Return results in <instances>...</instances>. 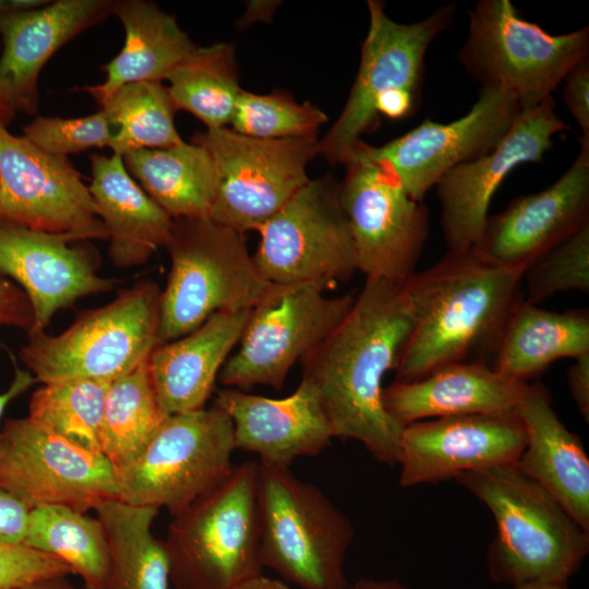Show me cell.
Segmentation results:
<instances>
[{
    "mask_svg": "<svg viewBox=\"0 0 589 589\" xmlns=\"http://www.w3.org/2000/svg\"><path fill=\"white\" fill-rule=\"evenodd\" d=\"M412 328L404 283L365 279L345 318L301 363L334 437L360 442L394 466L404 426L386 411L383 382Z\"/></svg>",
    "mask_w": 589,
    "mask_h": 589,
    "instance_id": "6da1fadb",
    "label": "cell"
},
{
    "mask_svg": "<svg viewBox=\"0 0 589 589\" xmlns=\"http://www.w3.org/2000/svg\"><path fill=\"white\" fill-rule=\"evenodd\" d=\"M524 272L496 266L472 250L449 252L404 281L412 328L399 356L396 381L419 380L462 361L476 346L493 344L517 299Z\"/></svg>",
    "mask_w": 589,
    "mask_h": 589,
    "instance_id": "7a4b0ae2",
    "label": "cell"
},
{
    "mask_svg": "<svg viewBox=\"0 0 589 589\" xmlns=\"http://www.w3.org/2000/svg\"><path fill=\"white\" fill-rule=\"evenodd\" d=\"M455 480L494 517L496 534L486 557L494 581L568 584L589 552V531L551 493L516 466L485 467Z\"/></svg>",
    "mask_w": 589,
    "mask_h": 589,
    "instance_id": "3957f363",
    "label": "cell"
},
{
    "mask_svg": "<svg viewBox=\"0 0 589 589\" xmlns=\"http://www.w3.org/2000/svg\"><path fill=\"white\" fill-rule=\"evenodd\" d=\"M166 249L170 272L160 294V344L176 340L218 312L253 310L274 290L243 233L208 216L173 219Z\"/></svg>",
    "mask_w": 589,
    "mask_h": 589,
    "instance_id": "277c9868",
    "label": "cell"
},
{
    "mask_svg": "<svg viewBox=\"0 0 589 589\" xmlns=\"http://www.w3.org/2000/svg\"><path fill=\"white\" fill-rule=\"evenodd\" d=\"M257 512L264 567L300 589H345L356 531L315 484L289 466L259 461Z\"/></svg>",
    "mask_w": 589,
    "mask_h": 589,
    "instance_id": "5b68a950",
    "label": "cell"
},
{
    "mask_svg": "<svg viewBox=\"0 0 589 589\" xmlns=\"http://www.w3.org/2000/svg\"><path fill=\"white\" fill-rule=\"evenodd\" d=\"M259 461L231 473L172 516L164 540L176 589H236L263 575L257 512Z\"/></svg>",
    "mask_w": 589,
    "mask_h": 589,
    "instance_id": "8992f818",
    "label": "cell"
},
{
    "mask_svg": "<svg viewBox=\"0 0 589 589\" xmlns=\"http://www.w3.org/2000/svg\"><path fill=\"white\" fill-rule=\"evenodd\" d=\"M161 291L143 280L110 303L82 313L58 335L28 332L20 358L35 381L68 380L111 383L147 360L160 344Z\"/></svg>",
    "mask_w": 589,
    "mask_h": 589,
    "instance_id": "52a82bcc",
    "label": "cell"
},
{
    "mask_svg": "<svg viewBox=\"0 0 589 589\" xmlns=\"http://www.w3.org/2000/svg\"><path fill=\"white\" fill-rule=\"evenodd\" d=\"M459 60L481 86L512 93L521 109L552 97L566 74L589 57L588 26L551 35L521 19L508 0H481L469 12Z\"/></svg>",
    "mask_w": 589,
    "mask_h": 589,
    "instance_id": "ba28073f",
    "label": "cell"
},
{
    "mask_svg": "<svg viewBox=\"0 0 589 589\" xmlns=\"http://www.w3.org/2000/svg\"><path fill=\"white\" fill-rule=\"evenodd\" d=\"M235 449L232 422L217 407L170 414L117 472V498L176 516L231 473Z\"/></svg>",
    "mask_w": 589,
    "mask_h": 589,
    "instance_id": "9c48e42d",
    "label": "cell"
},
{
    "mask_svg": "<svg viewBox=\"0 0 589 589\" xmlns=\"http://www.w3.org/2000/svg\"><path fill=\"white\" fill-rule=\"evenodd\" d=\"M256 231L253 259L274 285L325 291L358 271L339 182L329 176L310 179Z\"/></svg>",
    "mask_w": 589,
    "mask_h": 589,
    "instance_id": "30bf717a",
    "label": "cell"
},
{
    "mask_svg": "<svg viewBox=\"0 0 589 589\" xmlns=\"http://www.w3.org/2000/svg\"><path fill=\"white\" fill-rule=\"evenodd\" d=\"M209 153L216 193L208 217L240 233L257 230L309 180L318 140H261L229 127L206 129L192 141Z\"/></svg>",
    "mask_w": 589,
    "mask_h": 589,
    "instance_id": "8fae6325",
    "label": "cell"
},
{
    "mask_svg": "<svg viewBox=\"0 0 589 589\" xmlns=\"http://www.w3.org/2000/svg\"><path fill=\"white\" fill-rule=\"evenodd\" d=\"M370 24L361 49L359 71L346 105L318 140V154L332 164H346L364 133L380 124L377 103L393 93L419 97L423 60L429 45L455 15V5H444L411 24L393 21L384 4L369 0Z\"/></svg>",
    "mask_w": 589,
    "mask_h": 589,
    "instance_id": "7c38bea8",
    "label": "cell"
},
{
    "mask_svg": "<svg viewBox=\"0 0 589 589\" xmlns=\"http://www.w3.org/2000/svg\"><path fill=\"white\" fill-rule=\"evenodd\" d=\"M341 206L365 279L404 283L416 273L429 236V214L393 170L359 148L345 164Z\"/></svg>",
    "mask_w": 589,
    "mask_h": 589,
    "instance_id": "4fadbf2b",
    "label": "cell"
},
{
    "mask_svg": "<svg viewBox=\"0 0 589 589\" xmlns=\"http://www.w3.org/2000/svg\"><path fill=\"white\" fill-rule=\"evenodd\" d=\"M354 297H327L310 286L276 285L250 314L239 348L223 365L218 381L245 390L255 385L279 390L291 368L340 324Z\"/></svg>",
    "mask_w": 589,
    "mask_h": 589,
    "instance_id": "5bb4252c",
    "label": "cell"
},
{
    "mask_svg": "<svg viewBox=\"0 0 589 589\" xmlns=\"http://www.w3.org/2000/svg\"><path fill=\"white\" fill-rule=\"evenodd\" d=\"M0 489L33 509L62 505L85 514L118 497L110 461L44 430L28 417L8 420L0 433Z\"/></svg>",
    "mask_w": 589,
    "mask_h": 589,
    "instance_id": "9a60e30c",
    "label": "cell"
},
{
    "mask_svg": "<svg viewBox=\"0 0 589 589\" xmlns=\"http://www.w3.org/2000/svg\"><path fill=\"white\" fill-rule=\"evenodd\" d=\"M0 218L47 232L106 239L88 187L69 158L0 124Z\"/></svg>",
    "mask_w": 589,
    "mask_h": 589,
    "instance_id": "2e32d148",
    "label": "cell"
},
{
    "mask_svg": "<svg viewBox=\"0 0 589 589\" xmlns=\"http://www.w3.org/2000/svg\"><path fill=\"white\" fill-rule=\"evenodd\" d=\"M520 110L508 91L481 86L476 103L459 119L449 123L426 119L381 146L362 141L357 148L388 166L409 195L422 202L447 171L491 152Z\"/></svg>",
    "mask_w": 589,
    "mask_h": 589,
    "instance_id": "e0dca14e",
    "label": "cell"
},
{
    "mask_svg": "<svg viewBox=\"0 0 589 589\" xmlns=\"http://www.w3.org/2000/svg\"><path fill=\"white\" fill-rule=\"evenodd\" d=\"M568 129L553 97L521 109L502 141L489 153L447 171L436 183L441 225L449 252H467L479 242L489 207L502 181L517 166L540 163L557 132Z\"/></svg>",
    "mask_w": 589,
    "mask_h": 589,
    "instance_id": "ac0fdd59",
    "label": "cell"
},
{
    "mask_svg": "<svg viewBox=\"0 0 589 589\" xmlns=\"http://www.w3.org/2000/svg\"><path fill=\"white\" fill-rule=\"evenodd\" d=\"M526 445L516 413L460 414L402 428L396 465L399 484L412 488L456 479L485 467L515 466Z\"/></svg>",
    "mask_w": 589,
    "mask_h": 589,
    "instance_id": "d6986e66",
    "label": "cell"
},
{
    "mask_svg": "<svg viewBox=\"0 0 589 589\" xmlns=\"http://www.w3.org/2000/svg\"><path fill=\"white\" fill-rule=\"evenodd\" d=\"M589 224V140L546 189L514 199L489 216L472 251L483 261L525 271L536 259Z\"/></svg>",
    "mask_w": 589,
    "mask_h": 589,
    "instance_id": "ffe728a7",
    "label": "cell"
},
{
    "mask_svg": "<svg viewBox=\"0 0 589 589\" xmlns=\"http://www.w3.org/2000/svg\"><path fill=\"white\" fill-rule=\"evenodd\" d=\"M73 241L85 240L0 218V276L23 288L34 312L32 330H44L57 311L79 298L112 287L110 279L98 275L91 252Z\"/></svg>",
    "mask_w": 589,
    "mask_h": 589,
    "instance_id": "44dd1931",
    "label": "cell"
},
{
    "mask_svg": "<svg viewBox=\"0 0 589 589\" xmlns=\"http://www.w3.org/2000/svg\"><path fill=\"white\" fill-rule=\"evenodd\" d=\"M213 406L230 418L236 449L257 454L260 461L290 467L299 457L318 455L334 438L314 390L302 381L284 398L221 389Z\"/></svg>",
    "mask_w": 589,
    "mask_h": 589,
    "instance_id": "7402d4cb",
    "label": "cell"
},
{
    "mask_svg": "<svg viewBox=\"0 0 589 589\" xmlns=\"http://www.w3.org/2000/svg\"><path fill=\"white\" fill-rule=\"evenodd\" d=\"M112 0H57L0 16V82L16 111L39 107L44 65L67 43L112 15Z\"/></svg>",
    "mask_w": 589,
    "mask_h": 589,
    "instance_id": "603a6c76",
    "label": "cell"
},
{
    "mask_svg": "<svg viewBox=\"0 0 589 589\" xmlns=\"http://www.w3.org/2000/svg\"><path fill=\"white\" fill-rule=\"evenodd\" d=\"M527 382L509 378L484 362H453L383 390L389 416L401 426L460 414L516 413Z\"/></svg>",
    "mask_w": 589,
    "mask_h": 589,
    "instance_id": "cb8c5ba5",
    "label": "cell"
},
{
    "mask_svg": "<svg viewBox=\"0 0 589 589\" xmlns=\"http://www.w3.org/2000/svg\"><path fill=\"white\" fill-rule=\"evenodd\" d=\"M516 414L526 434L516 468L589 531V458L580 438L561 421L549 390L540 383H527Z\"/></svg>",
    "mask_w": 589,
    "mask_h": 589,
    "instance_id": "d4e9b609",
    "label": "cell"
},
{
    "mask_svg": "<svg viewBox=\"0 0 589 589\" xmlns=\"http://www.w3.org/2000/svg\"><path fill=\"white\" fill-rule=\"evenodd\" d=\"M252 310L218 312L189 334L159 344L148 358L153 385L170 416L205 408L216 378L239 344Z\"/></svg>",
    "mask_w": 589,
    "mask_h": 589,
    "instance_id": "484cf974",
    "label": "cell"
},
{
    "mask_svg": "<svg viewBox=\"0 0 589 589\" xmlns=\"http://www.w3.org/2000/svg\"><path fill=\"white\" fill-rule=\"evenodd\" d=\"M89 193L108 238L115 266L145 263L169 243L173 219L139 185L118 155H89Z\"/></svg>",
    "mask_w": 589,
    "mask_h": 589,
    "instance_id": "4316f807",
    "label": "cell"
},
{
    "mask_svg": "<svg viewBox=\"0 0 589 589\" xmlns=\"http://www.w3.org/2000/svg\"><path fill=\"white\" fill-rule=\"evenodd\" d=\"M112 14L123 26L124 44L119 53L103 65L104 81L82 88L99 107L125 84L163 82L196 47L176 17L154 2L113 1Z\"/></svg>",
    "mask_w": 589,
    "mask_h": 589,
    "instance_id": "83f0119b",
    "label": "cell"
},
{
    "mask_svg": "<svg viewBox=\"0 0 589 589\" xmlns=\"http://www.w3.org/2000/svg\"><path fill=\"white\" fill-rule=\"evenodd\" d=\"M493 345L492 366L509 378L527 382L558 359L589 352V312H554L518 301Z\"/></svg>",
    "mask_w": 589,
    "mask_h": 589,
    "instance_id": "f1b7e54d",
    "label": "cell"
},
{
    "mask_svg": "<svg viewBox=\"0 0 589 589\" xmlns=\"http://www.w3.org/2000/svg\"><path fill=\"white\" fill-rule=\"evenodd\" d=\"M122 159L130 176L172 219L209 215L216 175L202 145L183 141L168 148L133 151Z\"/></svg>",
    "mask_w": 589,
    "mask_h": 589,
    "instance_id": "f546056e",
    "label": "cell"
},
{
    "mask_svg": "<svg viewBox=\"0 0 589 589\" xmlns=\"http://www.w3.org/2000/svg\"><path fill=\"white\" fill-rule=\"evenodd\" d=\"M93 509L103 524L110 550L107 589H169V558L164 541L152 533L158 509L99 500Z\"/></svg>",
    "mask_w": 589,
    "mask_h": 589,
    "instance_id": "4dcf8cb0",
    "label": "cell"
},
{
    "mask_svg": "<svg viewBox=\"0 0 589 589\" xmlns=\"http://www.w3.org/2000/svg\"><path fill=\"white\" fill-rule=\"evenodd\" d=\"M23 544L65 562L85 589L108 588L110 550L97 518L62 505L35 507Z\"/></svg>",
    "mask_w": 589,
    "mask_h": 589,
    "instance_id": "1f68e13d",
    "label": "cell"
},
{
    "mask_svg": "<svg viewBox=\"0 0 589 589\" xmlns=\"http://www.w3.org/2000/svg\"><path fill=\"white\" fill-rule=\"evenodd\" d=\"M156 395L148 359L110 383L104 406L103 455L116 471L132 462L168 418Z\"/></svg>",
    "mask_w": 589,
    "mask_h": 589,
    "instance_id": "d6a6232c",
    "label": "cell"
},
{
    "mask_svg": "<svg viewBox=\"0 0 589 589\" xmlns=\"http://www.w3.org/2000/svg\"><path fill=\"white\" fill-rule=\"evenodd\" d=\"M177 110H185L207 129L230 124L238 97L235 48L217 43L195 49L166 77Z\"/></svg>",
    "mask_w": 589,
    "mask_h": 589,
    "instance_id": "836d02e7",
    "label": "cell"
},
{
    "mask_svg": "<svg viewBox=\"0 0 589 589\" xmlns=\"http://www.w3.org/2000/svg\"><path fill=\"white\" fill-rule=\"evenodd\" d=\"M113 134L112 154L124 155L143 148H168L181 144L175 125L177 108L161 82H135L118 88L100 106Z\"/></svg>",
    "mask_w": 589,
    "mask_h": 589,
    "instance_id": "e575fe53",
    "label": "cell"
},
{
    "mask_svg": "<svg viewBox=\"0 0 589 589\" xmlns=\"http://www.w3.org/2000/svg\"><path fill=\"white\" fill-rule=\"evenodd\" d=\"M109 385L95 380L44 384L32 395L28 418L71 444L103 455V416Z\"/></svg>",
    "mask_w": 589,
    "mask_h": 589,
    "instance_id": "d590c367",
    "label": "cell"
},
{
    "mask_svg": "<svg viewBox=\"0 0 589 589\" xmlns=\"http://www.w3.org/2000/svg\"><path fill=\"white\" fill-rule=\"evenodd\" d=\"M327 116L316 106L297 103L288 93L254 94L241 91L230 121L240 134L261 140L317 137Z\"/></svg>",
    "mask_w": 589,
    "mask_h": 589,
    "instance_id": "8d00e7d4",
    "label": "cell"
},
{
    "mask_svg": "<svg viewBox=\"0 0 589 589\" xmlns=\"http://www.w3.org/2000/svg\"><path fill=\"white\" fill-rule=\"evenodd\" d=\"M527 299L538 304L566 291L589 292V224L549 249L526 267Z\"/></svg>",
    "mask_w": 589,
    "mask_h": 589,
    "instance_id": "74e56055",
    "label": "cell"
},
{
    "mask_svg": "<svg viewBox=\"0 0 589 589\" xmlns=\"http://www.w3.org/2000/svg\"><path fill=\"white\" fill-rule=\"evenodd\" d=\"M112 134V127L101 108L77 118L38 116L23 129V136L38 148L65 158L91 148L109 147Z\"/></svg>",
    "mask_w": 589,
    "mask_h": 589,
    "instance_id": "f35d334b",
    "label": "cell"
},
{
    "mask_svg": "<svg viewBox=\"0 0 589 589\" xmlns=\"http://www.w3.org/2000/svg\"><path fill=\"white\" fill-rule=\"evenodd\" d=\"M74 574L62 560L24 544L0 545V589H15L34 581Z\"/></svg>",
    "mask_w": 589,
    "mask_h": 589,
    "instance_id": "ab89813d",
    "label": "cell"
},
{
    "mask_svg": "<svg viewBox=\"0 0 589 589\" xmlns=\"http://www.w3.org/2000/svg\"><path fill=\"white\" fill-rule=\"evenodd\" d=\"M566 106L589 140V58L575 65L563 80Z\"/></svg>",
    "mask_w": 589,
    "mask_h": 589,
    "instance_id": "60d3db41",
    "label": "cell"
},
{
    "mask_svg": "<svg viewBox=\"0 0 589 589\" xmlns=\"http://www.w3.org/2000/svg\"><path fill=\"white\" fill-rule=\"evenodd\" d=\"M0 324L31 332L34 327L32 304L16 285L0 276Z\"/></svg>",
    "mask_w": 589,
    "mask_h": 589,
    "instance_id": "b9f144b4",
    "label": "cell"
},
{
    "mask_svg": "<svg viewBox=\"0 0 589 589\" xmlns=\"http://www.w3.org/2000/svg\"><path fill=\"white\" fill-rule=\"evenodd\" d=\"M29 510L15 496L0 489V545L23 544Z\"/></svg>",
    "mask_w": 589,
    "mask_h": 589,
    "instance_id": "7bdbcfd3",
    "label": "cell"
},
{
    "mask_svg": "<svg viewBox=\"0 0 589 589\" xmlns=\"http://www.w3.org/2000/svg\"><path fill=\"white\" fill-rule=\"evenodd\" d=\"M567 372V384L572 398L582 416L589 420V352L573 359Z\"/></svg>",
    "mask_w": 589,
    "mask_h": 589,
    "instance_id": "ee69618b",
    "label": "cell"
},
{
    "mask_svg": "<svg viewBox=\"0 0 589 589\" xmlns=\"http://www.w3.org/2000/svg\"><path fill=\"white\" fill-rule=\"evenodd\" d=\"M34 382L35 378L31 372L16 369L9 389L5 393L0 394V417L7 405L20 394L24 393Z\"/></svg>",
    "mask_w": 589,
    "mask_h": 589,
    "instance_id": "f6af8a7d",
    "label": "cell"
},
{
    "mask_svg": "<svg viewBox=\"0 0 589 589\" xmlns=\"http://www.w3.org/2000/svg\"><path fill=\"white\" fill-rule=\"evenodd\" d=\"M47 0H0V16L46 5Z\"/></svg>",
    "mask_w": 589,
    "mask_h": 589,
    "instance_id": "bcb514c9",
    "label": "cell"
},
{
    "mask_svg": "<svg viewBox=\"0 0 589 589\" xmlns=\"http://www.w3.org/2000/svg\"><path fill=\"white\" fill-rule=\"evenodd\" d=\"M345 589H409L397 579H360L348 584Z\"/></svg>",
    "mask_w": 589,
    "mask_h": 589,
    "instance_id": "7dc6e473",
    "label": "cell"
},
{
    "mask_svg": "<svg viewBox=\"0 0 589 589\" xmlns=\"http://www.w3.org/2000/svg\"><path fill=\"white\" fill-rule=\"evenodd\" d=\"M236 589H291L288 584L281 579L266 577L264 574L253 577Z\"/></svg>",
    "mask_w": 589,
    "mask_h": 589,
    "instance_id": "c3c4849f",
    "label": "cell"
},
{
    "mask_svg": "<svg viewBox=\"0 0 589 589\" xmlns=\"http://www.w3.org/2000/svg\"><path fill=\"white\" fill-rule=\"evenodd\" d=\"M15 589H74L68 576H56L40 579Z\"/></svg>",
    "mask_w": 589,
    "mask_h": 589,
    "instance_id": "681fc988",
    "label": "cell"
},
{
    "mask_svg": "<svg viewBox=\"0 0 589 589\" xmlns=\"http://www.w3.org/2000/svg\"><path fill=\"white\" fill-rule=\"evenodd\" d=\"M16 110L11 103L10 98L5 94L2 84L0 82V124L8 127L14 119Z\"/></svg>",
    "mask_w": 589,
    "mask_h": 589,
    "instance_id": "f907efd6",
    "label": "cell"
},
{
    "mask_svg": "<svg viewBox=\"0 0 589 589\" xmlns=\"http://www.w3.org/2000/svg\"><path fill=\"white\" fill-rule=\"evenodd\" d=\"M514 589H569L568 584H528Z\"/></svg>",
    "mask_w": 589,
    "mask_h": 589,
    "instance_id": "816d5d0a",
    "label": "cell"
}]
</instances>
